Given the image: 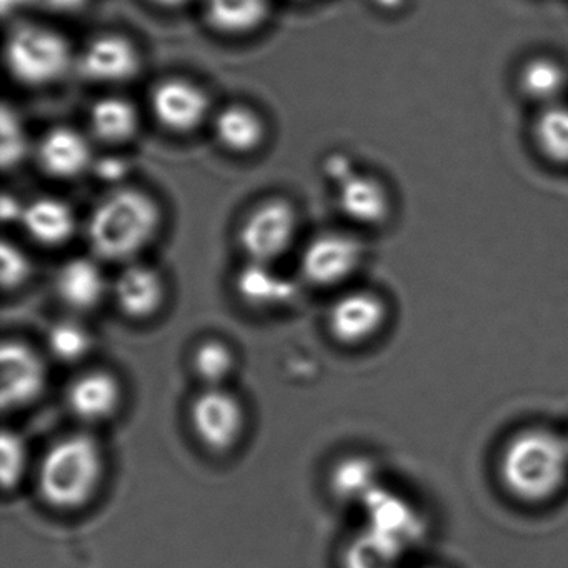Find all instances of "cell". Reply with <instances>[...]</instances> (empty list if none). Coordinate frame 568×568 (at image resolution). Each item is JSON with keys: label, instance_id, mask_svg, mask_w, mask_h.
<instances>
[{"label": "cell", "instance_id": "6da1fadb", "mask_svg": "<svg viewBox=\"0 0 568 568\" xmlns=\"http://www.w3.org/2000/svg\"><path fill=\"white\" fill-rule=\"evenodd\" d=\"M498 471L505 488L518 500H550L567 481V437L548 428H524L505 445Z\"/></svg>", "mask_w": 568, "mask_h": 568}, {"label": "cell", "instance_id": "7a4b0ae2", "mask_svg": "<svg viewBox=\"0 0 568 568\" xmlns=\"http://www.w3.org/2000/svg\"><path fill=\"white\" fill-rule=\"evenodd\" d=\"M161 222V209L151 195L138 189H118L89 215V247L104 261H131L154 241Z\"/></svg>", "mask_w": 568, "mask_h": 568}, {"label": "cell", "instance_id": "3957f363", "mask_svg": "<svg viewBox=\"0 0 568 568\" xmlns=\"http://www.w3.org/2000/svg\"><path fill=\"white\" fill-rule=\"evenodd\" d=\"M104 467V452L98 438L84 432L64 435L42 455L39 494L52 508L78 510L98 494Z\"/></svg>", "mask_w": 568, "mask_h": 568}, {"label": "cell", "instance_id": "277c9868", "mask_svg": "<svg viewBox=\"0 0 568 568\" xmlns=\"http://www.w3.org/2000/svg\"><path fill=\"white\" fill-rule=\"evenodd\" d=\"M6 64L16 81L28 88H45L61 81L75 65L64 36L41 24L12 29L6 42Z\"/></svg>", "mask_w": 568, "mask_h": 568}, {"label": "cell", "instance_id": "5b68a950", "mask_svg": "<svg viewBox=\"0 0 568 568\" xmlns=\"http://www.w3.org/2000/svg\"><path fill=\"white\" fill-rule=\"evenodd\" d=\"M298 217L294 205L275 197L252 209L239 232V242L248 262L272 264L284 257L297 235Z\"/></svg>", "mask_w": 568, "mask_h": 568}, {"label": "cell", "instance_id": "8992f818", "mask_svg": "<svg viewBox=\"0 0 568 568\" xmlns=\"http://www.w3.org/2000/svg\"><path fill=\"white\" fill-rule=\"evenodd\" d=\"M192 430L212 452H229L245 428V410L237 395L224 387H204L191 404Z\"/></svg>", "mask_w": 568, "mask_h": 568}, {"label": "cell", "instance_id": "52a82bcc", "mask_svg": "<svg viewBox=\"0 0 568 568\" xmlns=\"http://www.w3.org/2000/svg\"><path fill=\"white\" fill-rule=\"evenodd\" d=\"M48 365L28 342L11 338L0 347V400L6 412L29 407L44 395Z\"/></svg>", "mask_w": 568, "mask_h": 568}, {"label": "cell", "instance_id": "ba28073f", "mask_svg": "<svg viewBox=\"0 0 568 568\" xmlns=\"http://www.w3.org/2000/svg\"><path fill=\"white\" fill-rule=\"evenodd\" d=\"M365 258V247L354 235L327 232L302 252L301 274L314 287H335L348 281Z\"/></svg>", "mask_w": 568, "mask_h": 568}, {"label": "cell", "instance_id": "9c48e42d", "mask_svg": "<svg viewBox=\"0 0 568 568\" xmlns=\"http://www.w3.org/2000/svg\"><path fill=\"white\" fill-rule=\"evenodd\" d=\"M367 515V530L407 555L425 537L424 517L400 494L378 487L362 504Z\"/></svg>", "mask_w": 568, "mask_h": 568}, {"label": "cell", "instance_id": "30bf717a", "mask_svg": "<svg viewBox=\"0 0 568 568\" xmlns=\"http://www.w3.org/2000/svg\"><path fill=\"white\" fill-rule=\"evenodd\" d=\"M388 307L372 291H351L332 302L327 327L338 344L362 345L372 341L387 322Z\"/></svg>", "mask_w": 568, "mask_h": 568}, {"label": "cell", "instance_id": "8fae6325", "mask_svg": "<svg viewBox=\"0 0 568 568\" xmlns=\"http://www.w3.org/2000/svg\"><path fill=\"white\" fill-rule=\"evenodd\" d=\"M151 111L168 131L191 134L207 121L211 101L204 89L194 82L171 78L152 89Z\"/></svg>", "mask_w": 568, "mask_h": 568}, {"label": "cell", "instance_id": "7c38bea8", "mask_svg": "<svg viewBox=\"0 0 568 568\" xmlns=\"http://www.w3.org/2000/svg\"><path fill=\"white\" fill-rule=\"evenodd\" d=\"M332 184L337 191L338 209L352 222L378 227L390 219L394 201L382 179L357 171L352 164Z\"/></svg>", "mask_w": 568, "mask_h": 568}, {"label": "cell", "instance_id": "4fadbf2b", "mask_svg": "<svg viewBox=\"0 0 568 568\" xmlns=\"http://www.w3.org/2000/svg\"><path fill=\"white\" fill-rule=\"evenodd\" d=\"M75 68L85 81L124 84L141 71V54L124 36H98L75 58Z\"/></svg>", "mask_w": 568, "mask_h": 568}, {"label": "cell", "instance_id": "5bb4252c", "mask_svg": "<svg viewBox=\"0 0 568 568\" xmlns=\"http://www.w3.org/2000/svg\"><path fill=\"white\" fill-rule=\"evenodd\" d=\"M65 402L79 420L101 424L118 414L122 404V385L111 372H84L69 385Z\"/></svg>", "mask_w": 568, "mask_h": 568}, {"label": "cell", "instance_id": "9a60e30c", "mask_svg": "<svg viewBox=\"0 0 568 568\" xmlns=\"http://www.w3.org/2000/svg\"><path fill=\"white\" fill-rule=\"evenodd\" d=\"M36 158L45 174L61 181L79 178L95 162L89 139L72 128L48 131L36 149Z\"/></svg>", "mask_w": 568, "mask_h": 568}, {"label": "cell", "instance_id": "2e32d148", "mask_svg": "<svg viewBox=\"0 0 568 568\" xmlns=\"http://www.w3.org/2000/svg\"><path fill=\"white\" fill-rule=\"evenodd\" d=\"M112 295L122 314L134 321H148L164 305L165 282L149 265H129L112 284Z\"/></svg>", "mask_w": 568, "mask_h": 568}, {"label": "cell", "instance_id": "e0dca14e", "mask_svg": "<svg viewBox=\"0 0 568 568\" xmlns=\"http://www.w3.org/2000/svg\"><path fill=\"white\" fill-rule=\"evenodd\" d=\"M108 291V278L92 258H72L55 275V294L65 307L79 314L95 311Z\"/></svg>", "mask_w": 568, "mask_h": 568}, {"label": "cell", "instance_id": "ac0fdd59", "mask_svg": "<svg viewBox=\"0 0 568 568\" xmlns=\"http://www.w3.org/2000/svg\"><path fill=\"white\" fill-rule=\"evenodd\" d=\"M21 225L38 244L61 247L74 237L78 221L71 205L61 199L38 197L24 205Z\"/></svg>", "mask_w": 568, "mask_h": 568}, {"label": "cell", "instance_id": "d6986e66", "mask_svg": "<svg viewBox=\"0 0 568 568\" xmlns=\"http://www.w3.org/2000/svg\"><path fill=\"white\" fill-rule=\"evenodd\" d=\"M518 91L538 109L565 102L568 92V69L547 55L528 59L518 72Z\"/></svg>", "mask_w": 568, "mask_h": 568}, {"label": "cell", "instance_id": "ffe728a7", "mask_svg": "<svg viewBox=\"0 0 568 568\" xmlns=\"http://www.w3.org/2000/svg\"><path fill=\"white\" fill-rule=\"evenodd\" d=\"M141 118L138 109L125 98L105 95L89 109V129L98 141L121 145L138 134Z\"/></svg>", "mask_w": 568, "mask_h": 568}, {"label": "cell", "instance_id": "44dd1931", "mask_svg": "<svg viewBox=\"0 0 568 568\" xmlns=\"http://www.w3.org/2000/svg\"><path fill=\"white\" fill-rule=\"evenodd\" d=\"M214 134L227 151L251 154L261 148L267 132L264 119L254 109L244 104H232L215 115Z\"/></svg>", "mask_w": 568, "mask_h": 568}, {"label": "cell", "instance_id": "7402d4cb", "mask_svg": "<svg viewBox=\"0 0 568 568\" xmlns=\"http://www.w3.org/2000/svg\"><path fill=\"white\" fill-rule=\"evenodd\" d=\"M268 14L271 0H205V19L222 34H251L262 28Z\"/></svg>", "mask_w": 568, "mask_h": 568}, {"label": "cell", "instance_id": "603a6c76", "mask_svg": "<svg viewBox=\"0 0 568 568\" xmlns=\"http://www.w3.org/2000/svg\"><path fill=\"white\" fill-rule=\"evenodd\" d=\"M237 292L254 307H278L295 295L294 282L278 275L271 264L248 262L237 277Z\"/></svg>", "mask_w": 568, "mask_h": 568}, {"label": "cell", "instance_id": "cb8c5ba5", "mask_svg": "<svg viewBox=\"0 0 568 568\" xmlns=\"http://www.w3.org/2000/svg\"><path fill=\"white\" fill-rule=\"evenodd\" d=\"M538 154L557 168H568V102L538 109L531 125Z\"/></svg>", "mask_w": 568, "mask_h": 568}, {"label": "cell", "instance_id": "d4e9b609", "mask_svg": "<svg viewBox=\"0 0 568 568\" xmlns=\"http://www.w3.org/2000/svg\"><path fill=\"white\" fill-rule=\"evenodd\" d=\"M378 468L364 455H352L335 465L331 475L332 494L347 504H364L381 487Z\"/></svg>", "mask_w": 568, "mask_h": 568}, {"label": "cell", "instance_id": "484cf974", "mask_svg": "<svg viewBox=\"0 0 568 568\" xmlns=\"http://www.w3.org/2000/svg\"><path fill=\"white\" fill-rule=\"evenodd\" d=\"M405 555L365 528L345 548L344 568H402Z\"/></svg>", "mask_w": 568, "mask_h": 568}, {"label": "cell", "instance_id": "4316f807", "mask_svg": "<svg viewBox=\"0 0 568 568\" xmlns=\"http://www.w3.org/2000/svg\"><path fill=\"white\" fill-rule=\"evenodd\" d=\"M192 368L204 387H224L235 368V355L225 342L209 338L192 354Z\"/></svg>", "mask_w": 568, "mask_h": 568}, {"label": "cell", "instance_id": "83f0119b", "mask_svg": "<svg viewBox=\"0 0 568 568\" xmlns=\"http://www.w3.org/2000/svg\"><path fill=\"white\" fill-rule=\"evenodd\" d=\"M45 341L52 357L62 364H78L84 361L94 348L91 331L75 321L55 322L49 328Z\"/></svg>", "mask_w": 568, "mask_h": 568}, {"label": "cell", "instance_id": "f1b7e54d", "mask_svg": "<svg viewBox=\"0 0 568 568\" xmlns=\"http://www.w3.org/2000/svg\"><path fill=\"white\" fill-rule=\"evenodd\" d=\"M29 450L24 438L18 432L6 428L0 437V480L4 491H12L21 485L28 470Z\"/></svg>", "mask_w": 568, "mask_h": 568}, {"label": "cell", "instance_id": "f546056e", "mask_svg": "<svg viewBox=\"0 0 568 568\" xmlns=\"http://www.w3.org/2000/svg\"><path fill=\"white\" fill-rule=\"evenodd\" d=\"M32 275L29 255L12 242H2L0 247V281L6 292L18 291L28 284Z\"/></svg>", "mask_w": 568, "mask_h": 568}, {"label": "cell", "instance_id": "4dcf8cb0", "mask_svg": "<svg viewBox=\"0 0 568 568\" xmlns=\"http://www.w3.org/2000/svg\"><path fill=\"white\" fill-rule=\"evenodd\" d=\"M28 154V135L14 111L4 105L2 111V164L6 169L18 168Z\"/></svg>", "mask_w": 568, "mask_h": 568}, {"label": "cell", "instance_id": "1f68e13d", "mask_svg": "<svg viewBox=\"0 0 568 568\" xmlns=\"http://www.w3.org/2000/svg\"><path fill=\"white\" fill-rule=\"evenodd\" d=\"M31 8L51 12V14H74L82 11L91 0H26Z\"/></svg>", "mask_w": 568, "mask_h": 568}, {"label": "cell", "instance_id": "d6a6232c", "mask_svg": "<svg viewBox=\"0 0 568 568\" xmlns=\"http://www.w3.org/2000/svg\"><path fill=\"white\" fill-rule=\"evenodd\" d=\"M94 171L104 182H119L128 174V165L119 159L108 158L94 162Z\"/></svg>", "mask_w": 568, "mask_h": 568}, {"label": "cell", "instance_id": "836d02e7", "mask_svg": "<svg viewBox=\"0 0 568 568\" xmlns=\"http://www.w3.org/2000/svg\"><path fill=\"white\" fill-rule=\"evenodd\" d=\"M24 205L18 199L12 197V195L6 194L2 197V217H4L6 222H21Z\"/></svg>", "mask_w": 568, "mask_h": 568}, {"label": "cell", "instance_id": "e575fe53", "mask_svg": "<svg viewBox=\"0 0 568 568\" xmlns=\"http://www.w3.org/2000/svg\"><path fill=\"white\" fill-rule=\"evenodd\" d=\"M159 8L164 9H181L185 8V6L191 4L192 0H151Z\"/></svg>", "mask_w": 568, "mask_h": 568}, {"label": "cell", "instance_id": "d590c367", "mask_svg": "<svg viewBox=\"0 0 568 568\" xmlns=\"http://www.w3.org/2000/svg\"><path fill=\"white\" fill-rule=\"evenodd\" d=\"M375 2H377V6H381L382 9H385V11H394L398 6H402L404 0H375Z\"/></svg>", "mask_w": 568, "mask_h": 568}, {"label": "cell", "instance_id": "8d00e7d4", "mask_svg": "<svg viewBox=\"0 0 568 568\" xmlns=\"http://www.w3.org/2000/svg\"><path fill=\"white\" fill-rule=\"evenodd\" d=\"M567 442H568V437H567Z\"/></svg>", "mask_w": 568, "mask_h": 568}]
</instances>
